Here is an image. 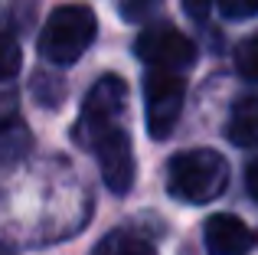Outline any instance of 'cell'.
Segmentation results:
<instances>
[{
    "label": "cell",
    "instance_id": "10",
    "mask_svg": "<svg viewBox=\"0 0 258 255\" xmlns=\"http://www.w3.org/2000/svg\"><path fill=\"white\" fill-rule=\"evenodd\" d=\"M33 147V134L13 118L10 124L0 128V164H13Z\"/></svg>",
    "mask_w": 258,
    "mask_h": 255
},
{
    "label": "cell",
    "instance_id": "16",
    "mask_svg": "<svg viewBox=\"0 0 258 255\" xmlns=\"http://www.w3.org/2000/svg\"><path fill=\"white\" fill-rule=\"evenodd\" d=\"M17 108H20V98L13 89H4V82H0V128L10 124L13 118H17Z\"/></svg>",
    "mask_w": 258,
    "mask_h": 255
},
{
    "label": "cell",
    "instance_id": "14",
    "mask_svg": "<svg viewBox=\"0 0 258 255\" xmlns=\"http://www.w3.org/2000/svg\"><path fill=\"white\" fill-rule=\"evenodd\" d=\"M160 4H164V0H118V13L127 23H141V20H147Z\"/></svg>",
    "mask_w": 258,
    "mask_h": 255
},
{
    "label": "cell",
    "instance_id": "11",
    "mask_svg": "<svg viewBox=\"0 0 258 255\" xmlns=\"http://www.w3.org/2000/svg\"><path fill=\"white\" fill-rule=\"evenodd\" d=\"M33 95H36L39 105L56 108L66 98V82L59 76H52V72H36V76H33Z\"/></svg>",
    "mask_w": 258,
    "mask_h": 255
},
{
    "label": "cell",
    "instance_id": "12",
    "mask_svg": "<svg viewBox=\"0 0 258 255\" xmlns=\"http://www.w3.org/2000/svg\"><path fill=\"white\" fill-rule=\"evenodd\" d=\"M235 72L245 82H258V33L239 43V49H235Z\"/></svg>",
    "mask_w": 258,
    "mask_h": 255
},
{
    "label": "cell",
    "instance_id": "6",
    "mask_svg": "<svg viewBox=\"0 0 258 255\" xmlns=\"http://www.w3.org/2000/svg\"><path fill=\"white\" fill-rule=\"evenodd\" d=\"M95 157H98V170H101V183L114 193V197H124L127 190L134 186V147H131V138H127L124 128H111L105 131L98 141L92 144Z\"/></svg>",
    "mask_w": 258,
    "mask_h": 255
},
{
    "label": "cell",
    "instance_id": "18",
    "mask_svg": "<svg viewBox=\"0 0 258 255\" xmlns=\"http://www.w3.org/2000/svg\"><path fill=\"white\" fill-rule=\"evenodd\" d=\"M245 190H248V197L258 203V157L245 167Z\"/></svg>",
    "mask_w": 258,
    "mask_h": 255
},
{
    "label": "cell",
    "instance_id": "1",
    "mask_svg": "<svg viewBox=\"0 0 258 255\" xmlns=\"http://www.w3.org/2000/svg\"><path fill=\"white\" fill-rule=\"evenodd\" d=\"M229 186V164L219 151L196 147V151H180L167 160V193L176 203L203 206L222 197Z\"/></svg>",
    "mask_w": 258,
    "mask_h": 255
},
{
    "label": "cell",
    "instance_id": "19",
    "mask_svg": "<svg viewBox=\"0 0 258 255\" xmlns=\"http://www.w3.org/2000/svg\"><path fill=\"white\" fill-rule=\"evenodd\" d=\"M0 255H17V252H13V249H10L7 242H0Z\"/></svg>",
    "mask_w": 258,
    "mask_h": 255
},
{
    "label": "cell",
    "instance_id": "13",
    "mask_svg": "<svg viewBox=\"0 0 258 255\" xmlns=\"http://www.w3.org/2000/svg\"><path fill=\"white\" fill-rule=\"evenodd\" d=\"M23 66V52H20V43L10 36V33H0V82L13 79Z\"/></svg>",
    "mask_w": 258,
    "mask_h": 255
},
{
    "label": "cell",
    "instance_id": "8",
    "mask_svg": "<svg viewBox=\"0 0 258 255\" xmlns=\"http://www.w3.org/2000/svg\"><path fill=\"white\" fill-rule=\"evenodd\" d=\"M226 138L235 147H255L258 144V95H242L232 105V115L226 124Z\"/></svg>",
    "mask_w": 258,
    "mask_h": 255
},
{
    "label": "cell",
    "instance_id": "2",
    "mask_svg": "<svg viewBox=\"0 0 258 255\" xmlns=\"http://www.w3.org/2000/svg\"><path fill=\"white\" fill-rule=\"evenodd\" d=\"M98 20L85 4H62L49 13L43 33H39V56L52 66H72L95 43Z\"/></svg>",
    "mask_w": 258,
    "mask_h": 255
},
{
    "label": "cell",
    "instance_id": "3",
    "mask_svg": "<svg viewBox=\"0 0 258 255\" xmlns=\"http://www.w3.org/2000/svg\"><path fill=\"white\" fill-rule=\"evenodd\" d=\"M124 108H127V82L121 76H101L88 89L82 111H79V121L72 128V138L79 144L92 147L105 131L118 128V118L124 115Z\"/></svg>",
    "mask_w": 258,
    "mask_h": 255
},
{
    "label": "cell",
    "instance_id": "17",
    "mask_svg": "<svg viewBox=\"0 0 258 255\" xmlns=\"http://www.w3.org/2000/svg\"><path fill=\"white\" fill-rule=\"evenodd\" d=\"M213 4H219V0H183V10L193 20H206L209 10H213Z\"/></svg>",
    "mask_w": 258,
    "mask_h": 255
},
{
    "label": "cell",
    "instance_id": "7",
    "mask_svg": "<svg viewBox=\"0 0 258 255\" xmlns=\"http://www.w3.org/2000/svg\"><path fill=\"white\" fill-rule=\"evenodd\" d=\"M206 249L209 255H245L255 249L258 236L245 219L232 216V213H216L206 219Z\"/></svg>",
    "mask_w": 258,
    "mask_h": 255
},
{
    "label": "cell",
    "instance_id": "15",
    "mask_svg": "<svg viewBox=\"0 0 258 255\" xmlns=\"http://www.w3.org/2000/svg\"><path fill=\"white\" fill-rule=\"evenodd\" d=\"M219 10L229 20H248L258 17V0H219Z\"/></svg>",
    "mask_w": 258,
    "mask_h": 255
},
{
    "label": "cell",
    "instance_id": "9",
    "mask_svg": "<svg viewBox=\"0 0 258 255\" xmlns=\"http://www.w3.org/2000/svg\"><path fill=\"white\" fill-rule=\"evenodd\" d=\"M92 255H157V249L151 245V239L134 229H111L92 249Z\"/></svg>",
    "mask_w": 258,
    "mask_h": 255
},
{
    "label": "cell",
    "instance_id": "5",
    "mask_svg": "<svg viewBox=\"0 0 258 255\" xmlns=\"http://www.w3.org/2000/svg\"><path fill=\"white\" fill-rule=\"evenodd\" d=\"M141 62H147L151 69H173L183 72L196 62V46L186 33H180L170 23H151L141 30L138 43H134Z\"/></svg>",
    "mask_w": 258,
    "mask_h": 255
},
{
    "label": "cell",
    "instance_id": "4",
    "mask_svg": "<svg viewBox=\"0 0 258 255\" xmlns=\"http://www.w3.org/2000/svg\"><path fill=\"white\" fill-rule=\"evenodd\" d=\"M186 98V82L173 69H151L144 76V108H147V134L164 141L173 134Z\"/></svg>",
    "mask_w": 258,
    "mask_h": 255
}]
</instances>
